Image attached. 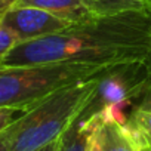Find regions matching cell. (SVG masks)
Masks as SVG:
<instances>
[{
	"label": "cell",
	"instance_id": "6da1fadb",
	"mask_svg": "<svg viewBox=\"0 0 151 151\" xmlns=\"http://www.w3.org/2000/svg\"><path fill=\"white\" fill-rule=\"evenodd\" d=\"M151 47V15L145 9L98 15L64 31L19 42L0 67L53 62L116 65L144 61Z\"/></svg>",
	"mask_w": 151,
	"mask_h": 151
},
{
	"label": "cell",
	"instance_id": "7a4b0ae2",
	"mask_svg": "<svg viewBox=\"0 0 151 151\" xmlns=\"http://www.w3.org/2000/svg\"><path fill=\"white\" fill-rule=\"evenodd\" d=\"M101 73L56 89L17 117L5 129L9 151H36L59 139L85 110Z\"/></svg>",
	"mask_w": 151,
	"mask_h": 151
},
{
	"label": "cell",
	"instance_id": "3957f363",
	"mask_svg": "<svg viewBox=\"0 0 151 151\" xmlns=\"http://www.w3.org/2000/svg\"><path fill=\"white\" fill-rule=\"evenodd\" d=\"M107 67L85 62L0 67V108L27 111L56 89L93 77Z\"/></svg>",
	"mask_w": 151,
	"mask_h": 151
},
{
	"label": "cell",
	"instance_id": "277c9868",
	"mask_svg": "<svg viewBox=\"0 0 151 151\" xmlns=\"http://www.w3.org/2000/svg\"><path fill=\"white\" fill-rule=\"evenodd\" d=\"M148 82V71L144 61L107 67L99 74L96 88L80 117L91 119L93 116H102L124 124L127 114L123 110L136 102Z\"/></svg>",
	"mask_w": 151,
	"mask_h": 151
},
{
	"label": "cell",
	"instance_id": "5b68a950",
	"mask_svg": "<svg viewBox=\"0 0 151 151\" xmlns=\"http://www.w3.org/2000/svg\"><path fill=\"white\" fill-rule=\"evenodd\" d=\"M0 22L17 34L19 42L50 36L76 25L74 22L59 18L45 9L24 5H15L2 17Z\"/></svg>",
	"mask_w": 151,
	"mask_h": 151
},
{
	"label": "cell",
	"instance_id": "8992f818",
	"mask_svg": "<svg viewBox=\"0 0 151 151\" xmlns=\"http://www.w3.org/2000/svg\"><path fill=\"white\" fill-rule=\"evenodd\" d=\"M91 119L93 120V130L86 151H142L122 123L102 116Z\"/></svg>",
	"mask_w": 151,
	"mask_h": 151
},
{
	"label": "cell",
	"instance_id": "52a82bcc",
	"mask_svg": "<svg viewBox=\"0 0 151 151\" xmlns=\"http://www.w3.org/2000/svg\"><path fill=\"white\" fill-rule=\"evenodd\" d=\"M123 126L127 129L141 150L151 148V80L132 105Z\"/></svg>",
	"mask_w": 151,
	"mask_h": 151
},
{
	"label": "cell",
	"instance_id": "ba28073f",
	"mask_svg": "<svg viewBox=\"0 0 151 151\" xmlns=\"http://www.w3.org/2000/svg\"><path fill=\"white\" fill-rule=\"evenodd\" d=\"M17 5L40 8L74 24L98 17L83 0H18Z\"/></svg>",
	"mask_w": 151,
	"mask_h": 151
},
{
	"label": "cell",
	"instance_id": "9c48e42d",
	"mask_svg": "<svg viewBox=\"0 0 151 151\" xmlns=\"http://www.w3.org/2000/svg\"><path fill=\"white\" fill-rule=\"evenodd\" d=\"M92 130H93V120L82 119L79 116L62 135L59 151H86Z\"/></svg>",
	"mask_w": 151,
	"mask_h": 151
},
{
	"label": "cell",
	"instance_id": "30bf717a",
	"mask_svg": "<svg viewBox=\"0 0 151 151\" xmlns=\"http://www.w3.org/2000/svg\"><path fill=\"white\" fill-rule=\"evenodd\" d=\"M96 15H113L144 9L142 0H83Z\"/></svg>",
	"mask_w": 151,
	"mask_h": 151
},
{
	"label": "cell",
	"instance_id": "8fae6325",
	"mask_svg": "<svg viewBox=\"0 0 151 151\" xmlns=\"http://www.w3.org/2000/svg\"><path fill=\"white\" fill-rule=\"evenodd\" d=\"M19 43V39L17 34H14L9 28H6L2 22H0V64L6 58V55L14 49V46Z\"/></svg>",
	"mask_w": 151,
	"mask_h": 151
},
{
	"label": "cell",
	"instance_id": "7c38bea8",
	"mask_svg": "<svg viewBox=\"0 0 151 151\" xmlns=\"http://www.w3.org/2000/svg\"><path fill=\"white\" fill-rule=\"evenodd\" d=\"M22 113H24L22 110H15V108H0V132L5 130Z\"/></svg>",
	"mask_w": 151,
	"mask_h": 151
},
{
	"label": "cell",
	"instance_id": "4fadbf2b",
	"mask_svg": "<svg viewBox=\"0 0 151 151\" xmlns=\"http://www.w3.org/2000/svg\"><path fill=\"white\" fill-rule=\"evenodd\" d=\"M17 3H18V0H0V19H2V17L6 12H9Z\"/></svg>",
	"mask_w": 151,
	"mask_h": 151
},
{
	"label": "cell",
	"instance_id": "5bb4252c",
	"mask_svg": "<svg viewBox=\"0 0 151 151\" xmlns=\"http://www.w3.org/2000/svg\"><path fill=\"white\" fill-rule=\"evenodd\" d=\"M61 138H62V136H61ZM61 138H59V139H55V141H52V142H49V144H46V145H43L42 148H39V150H36V151H59Z\"/></svg>",
	"mask_w": 151,
	"mask_h": 151
},
{
	"label": "cell",
	"instance_id": "9a60e30c",
	"mask_svg": "<svg viewBox=\"0 0 151 151\" xmlns=\"http://www.w3.org/2000/svg\"><path fill=\"white\" fill-rule=\"evenodd\" d=\"M0 151H9V144H8V138L5 130L0 132Z\"/></svg>",
	"mask_w": 151,
	"mask_h": 151
},
{
	"label": "cell",
	"instance_id": "2e32d148",
	"mask_svg": "<svg viewBox=\"0 0 151 151\" xmlns=\"http://www.w3.org/2000/svg\"><path fill=\"white\" fill-rule=\"evenodd\" d=\"M145 65H147V71H148V79L151 80V47H150V52L147 55V58L144 59Z\"/></svg>",
	"mask_w": 151,
	"mask_h": 151
},
{
	"label": "cell",
	"instance_id": "e0dca14e",
	"mask_svg": "<svg viewBox=\"0 0 151 151\" xmlns=\"http://www.w3.org/2000/svg\"><path fill=\"white\" fill-rule=\"evenodd\" d=\"M142 2H144V9L151 15V0H142Z\"/></svg>",
	"mask_w": 151,
	"mask_h": 151
},
{
	"label": "cell",
	"instance_id": "ac0fdd59",
	"mask_svg": "<svg viewBox=\"0 0 151 151\" xmlns=\"http://www.w3.org/2000/svg\"><path fill=\"white\" fill-rule=\"evenodd\" d=\"M142 151H151V148H144Z\"/></svg>",
	"mask_w": 151,
	"mask_h": 151
}]
</instances>
